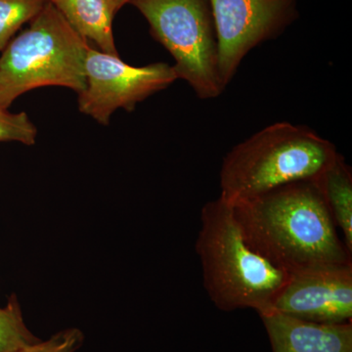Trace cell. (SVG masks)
I'll return each mask as SVG.
<instances>
[{"instance_id":"cell-6","label":"cell","mask_w":352,"mask_h":352,"mask_svg":"<svg viewBox=\"0 0 352 352\" xmlns=\"http://www.w3.org/2000/svg\"><path fill=\"white\" fill-rule=\"evenodd\" d=\"M87 85L78 97L80 112L108 126L118 109L134 110L139 102L170 87L178 80L175 69L166 63L133 67L119 55L88 48L85 62Z\"/></svg>"},{"instance_id":"cell-8","label":"cell","mask_w":352,"mask_h":352,"mask_svg":"<svg viewBox=\"0 0 352 352\" xmlns=\"http://www.w3.org/2000/svg\"><path fill=\"white\" fill-rule=\"evenodd\" d=\"M270 312L319 324L352 322V263L293 273Z\"/></svg>"},{"instance_id":"cell-16","label":"cell","mask_w":352,"mask_h":352,"mask_svg":"<svg viewBox=\"0 0 352 352\" xmlns=\"http://www.w3.org/2000/svg\"><path fill=\"white\" fill-rule=\"evenodd\" d=\"M132 0H113L115 2L116 9L119 11L122 6H126V3H131Z\"/></svg>"},{"instance_id":"cell-11","label":"cell","mask_w":352,"mask_h":352,"mask_svg":"<svg viewBox=\"0 0 352 352\" xmlns=\"http://www.w3.org/2000/svg\"><path fill=\"white\" fill-rule=\"evenodd\" d=\"M344 243L352 252V173L344 157L338 153L318 178L314 180Z\"/></svg>"},{"instance_id":"cell-12","label":"cell","mask_w":352,"mask_h":352,"mask_svg":"<svg viewBox=\"0 0 352 352\" xmlns=\"http://www.w3.org/2000/svg\"><path fill=\"white\" fill-rule=\"evenodd\" d=\"M38 342L25 327L19 302L13 296L6 307H0V352H16Z\"/></svg>"},{"instance_id":"cell-4","label":"cell","mask_w":352,"mask_h":352,"mask_svg":"<svg viewBox=\"0 0 352 352\" xmlns=\"http://www.w3.org/2000/svg\"><path fill=\"white\" fill-rule=\"evenodd\" d=\"M87 41L48 2L29 29L12 39L0 57V108L34 88L63 87L78 94L87 85Z\"/></svg>"},{"instance_id":"cell-2","label":"cell","mask_w":352,"mask_h":352,"mask_svg":"<svg viewBox=\"0 0 352 352\" xmlns=\"http://www.w3.org/2000/svg\"><path fill=\"white\" fill-rule=\"evenodd\" d=\"M196 252L206 292L222 311L251 308L268 314L289 279L288 273L250 247L233 206L220 197L201 208Z\"/></svg>"},{"instance_id":"cell-5","label":"cell","mask_w":352,"mask_h":352,"mask_svg":"<svg viewBox=\"0 0 352 352\" xmlns=\"http://www.w3.org/2000/svg\"><path fill=\"white\" fill-rule=\"evenodd\" d=\"M131 3L175 59L177 78L186 80L199 98H217L224 91L208 0H132Z\"/></svg>"},{"instance_id":"cell-15","label":"cell","mask_w":352,"mask_h":352,"mask_svg":"<svg viewBox=\"0 0 352 352\" xmlns=\"http://www.w3.org/2000/svg\"><path fill=\"white\" fill-rule=\"evenodd\" d=\"M82 333L78 329L61 331L46 342H38L16 352H75L82 346Z\"/></svg>"},{"instance_id":"cell-10","label":"cell","mask_w":352,"mask_h":352,"mask_svg":"<svg viewBox=\"0 0 352 352\" xmlns=\"http://www.w3.org/2000/svg\"><path fill=\"white\" fill-rule=\"evenodd\" d=\"M82 38L94 41L100 51L118 55L113 34V0H50Z\"/></svg>"},{"instance_id":"cell-14","label":"cell","mask_w":352,"mask_h":352,"mask_svg":"<svg viewBox=\"0 0 352 352\" xmlns=\"http://www.w3.org/2000/svg\"><path fill=\"white\" fill-rule=\"evenodd\" d=\"M36 127L27 113H12L0 108V142L17 141L25 145L36 143Z\"/></svg>"},{"instance_id":"cell-3","label":"cell","mask_w":352,"mask_h":352,"mask_svg":"<svg viewBox=\"0 0 352 352\" xmlns=\"http://www.w3.org/2000/svg\"><path fill=\"white\" fill-rule=\"evenodd\" d=\"M337 154L332 142L309 127L276 122L226 155L219 197L232 205L292 183L314 182Z\"/></svg>"},{"instance_id":"cell-13","label":"cell","mask_w":352,"mask_h":352,"mask_svg":"<svg viewBox=\"0 0 352 352\" xmlns=\"http://www.w3.org/2000/svg\"><path fill=\"white\" fill-rule=\"evenodd\" d=\"M50 0H0V51L25 23L43 11Z\"/></svg>"},{"instance_id":"cell-9","label":"cell","mask_w":352,"mask_h":352,"mask_svg":"<svg viewBox=\"0 0 352 352\" xmlns=\"http://www.w3.org/2000/svg\"><path fill=\"white\" fill-rule=\"evenodd\" d=\"M259 316L272 352H352V322L314 323L278 312Z\"/></svg>"},{"instance_id":"cell-7","label":"cell","mask_w":352,"mask_h":352,"mask_svg":"<svg viewBox=\"0 0 352 352\" xmlns=\"http://www.w3.org/2000/svg\"><path fill=\"white\" fill-rule=\"evenodd\" d=\"M214 18L219 69L224 87L245 55L275 38L294 19L296 0H208Z\"/></svg>"},{"instance_id":"cell-1","label":"cell","mask_w":352,"mask_h":352,"mask_svg":"<svg viewBox=\"0 0 352 352\" xmlns=\"http://www.w3.org/2000/svg\"><path fill=\"white\" fill-rule=\"evenodd\" d=\"M232 206L250 247L289 275L352 263L314 180L285 185Z\"/></svg>"}]
</instances>
